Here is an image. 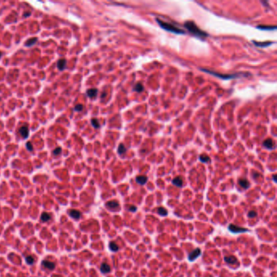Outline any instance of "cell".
Listing matches in <instances>:
<instances>
[{"label": "cell", "instance_id": "obj_1", "mask_svg": "<svg viewBox=\"0 0 277 277\" xmlns=\"http://www.w3.org/2000/svg\"><path fill=\"white\" fill-rule=\"evenodd\" d=\"M184 25L191 33H193V34L195 35V36L202 37V38L206 37L208 36V34L206 32H204V31L200 29V28L195 25V23L193 22V21H189V20L186 21Z\"/></svg>", "mask_w": 277, "mask_h": 277}, {"label": "cell", "instance_id": "obj_2", "mask_svg": "<svg viewBox=\"0 0 277 277\" xmlns=\"http://www.w3.org/2000/svg\"><path fill=\"white\" fill-rule=\"evenodd\" d=\"M156 21L157 23L159 24V25L161 26L162 28H163V29L167 30V31H169V32H171V33H177V34H184V31L180 29V28L176 27L172 25H171V24L169 23H167V22H164L163 20H159V19H156Z\"/></svg>", "mask_w": 277, "mask_h": 277}, {"label": "cell", "instance_id": "obj_3", "mask_svg": "<svg viewBox=\"0 0 277 277\" xmlns=\"http://www.w3.org/2000/svg\"><path fill=\"white\" fill-rule=\"evenodd\" d=\"M201 70L206 71V73H210V74H211V75L218 76V77L222 78V79H227V80H228V79H231V78H234V77H237V76H239V75H238V74H235V75H222V74L216 73H214V71H210V70H207V69L201 68Z\"/></svg>", "mask_w": 277, "mask_h": 277}, {"label": "cell", "instance_id": "obj_4", "mask_svg": "<svg viewBox=\"0 0 277 277\" xmlns=\"http://www.w3.org/2000/svg\"><path fill=\"white\" fill-rule=\"evenodd\" d=\"M228 230L230 231L232 233H241V232H248L249 231V229L247 228H241V227H238V226H236L234 225V224H229L228 225Z\"/></svg>", "mask_w": 277, "mask_h": 277}, {"label": "cell", "instance_id": "obj_5", "mask_svg": "<svg viewBox=\"0 0 277 277\" xmlns=\"http://www.w3.org/2000/svg\"><path fill=\"white\" fill-rule=\"evenodd\" d=\"M201 254H202L201 250H200L199 248H197V249H195L193 251H192V252H191L190 254H189L188 259H189V260L190 262H193V261L197 259L198 258L200 255H201Z\"/></svg>", "mask_w": 277, "mask_h": 277}, {"label": "cell", "instance_id": "obj_6", "mask_svg": "<svg viewBox=\"0 0 277 277\" xmlns=\"http://www.w3.org/2000/svg\"><path fill=\"white\" fill-rule=\"evenodd\" d=\"M19 132L20 133V135L23 137L24 139H26V138L28 137V134H29V131H28V128L27 126H22L20 129H19Z\"/></svg>", "mask_w": 277, "mask_h": 277}, {"label": "cell", "instance_id": "obj_7", "mask_svg": "<svg viewBox=\"0 0 277 277\" xmlns=\"http://www.w3.org/2000/svg\"><path fill=\"white\" fill-rule=\"evenodd\" d=\"M68 214H69V216H70L71 218H73V219H78L80 217V216H81L80 212L79 211H77V210H75V209L69 210Z\"/></svg>", "mask_w": 277, "mask_h": 277}, {"label": "cell", "instance_id": "obj_8", "mask_svg": "<svg viewBox=\"0 0 277 277\" xmlns=\"http://www.w3.org/2000/svg\"><path fill=\"white\" fill-rule=\"evenodd\" d=\"M238 184H239V185L241 186V188L245 189H249L250 186V182L246 179H240L239 180H238Z\"/></svg>", "mask_w": 277, "mask_h": 277}, {"label": "cell", "instance_id": "obj_9", "mask_svg": "<svg viewBox=\"0 0 277 277\" xmlns=\"http://www.w3.org/2000/svg\"><path fill=\"white\" fill-rule=\"evenodd\" d=\"M42 266H45L46 268L49 269V270H54L55 267V264L54 263V262L48 261V260L42 261Z\"/></svg>", "mask_w": 277, "mask_h": 277}, {"label": "cell", "instance_id": "obj_10", "mask_svg": "<svg viewBox=\"0 0 277 277\" xmlns=\"http://www.w3.org/2000/svg\"><path fill=\"white\" fill-rule=\"evenodd\" d=\"M100 271H101V272L103 274L109 273V272L111 271V266H110L107 263H106V262H103V263H102L101 266H100Z\"/></svg>", "mask_w": 277, "mask_h": 277}, {"label": "cell", "instance_id": "obj_11", "mask_svg": "<svg viewBox=\"0 0 277 277\" xmlns=\"http://www.w3.org/2000/svg\"><path fill=\"white\" fill-rule=\"evenodd\" d=\"M224 261L228 264H236L237 262V259L236 257L230 255V256H226L224 258Z\"/></svg>", "mask_w": 277, "mask_h": 277}, {"label": "cell", "instance_id": "obj_12", "mask_svg": "<svg viewBox=\"0 0 277 277\" xmlns=\"http://www.w3.org/2000/svg\"><path fill=\"white\" fill-rule=\"evenodd\" d=\"M106 207L110 209L114 210V209H116L120 207V203H119L117 201H110L106 203Z\"/></svg>", "mask_w": 277, "mask_h": 277}, {"label": "cell", "instance_id": "obj_13", "mask_svg": "<svg viewBox=\"0 0 277 277\" xmlns=\"http://www.w3.org/2000/svg\"><path fill=\"white\" fill-rule=\"evenodd\" d=\"M136 181L137 184L141 185H144L147 182V177L145 176H138L136 177Z\"/></svg>", "mask_w": 277, "mask_h": 277}, {"label": "cell", "instance_id": "obj_14", "mask_svg": "<svg viewBox=\"0 0 277 277\" xmlns=\"http://www.w3.org/2000/svg\"><path fill=\"white\" fill-rule=\"evenodd\" d=\"M263 146L267 148V149H271L272 150L274 148V142L273 141H272L271 139H270V138H268V139H266L263 141Z\"/></svg>", "mask_w": 277, "mask_h": 277}, {"label": "cell", "instance_id": "obj_15", "mask_svg": "<svg viewBox=\"0 0 277 277\" xmlns=\"http://www.w3.org/2000/svg\"><path fill=\"white\" fill-rule=\"evenodd\" d=\"M57 68H58V69L60 71L64 70V68H66V60L64 59H59L58 62H57Z\"/></svg>", "mask_w": 277, "mask_h": 277}, {"label": "cell", "instance_id": "obj_16", "mask_svg": "<svg viewBox=\"0 0 277 277\" xmlns=\"http://www.w3.org/2000/svg\"><path fill=\"white\" fill-rule=\"evenodd\" d=\"M172 184L174 185H176V186H177V187H182V186H183V180L181 177H180V176H177V177H176L175 179H173Z\"/></svg>", "mask_w": 277, "mask_h": 277}, {"label": "cell", "instance_id": "obj_17", "mask_svg": "<svg viewBox=\"0 0 277 277\" xmlns=\"http://www.w3.org/2000/svg\"><path fill=\"white\" fill-rule=\"evenodd\" d=\"M86 94L89 98H94V97H96V95L98 94V89H89L87 90Z\"/></svg>", "mask_w": 277, "mask_h": 277}, {"label": "cell", "instance_id": "obj_18", "mask_svg": "<svg viewBox=\"0 0 277 277\" xmlns=\"http://www.w3.org/2000/svg\"><path fill=\"white\" fill-rule=\"evenodd\" d=\"M51 216L49 213H42L41 216V220L42 222H48L49 220H50Z\"/></svg>", "mask_w": 277, "mask_h": 277}, {"label": "cell", "instance_id": "obj_19", "mask_svg": "<svg viewBox=\"0 0 277 277\" xmlns=\"http://www.w3.org/2000/svg\"><path fill=\"white\" fill-rule=\"evenodd\" d=\"M109 248H110V250H111L112 252H117V251L119 250V249H120V248H119V246H118L114 241H111V242H110Z\"/></svg>", "mask_w": 277, "mask_h": 277}, {"label": "cell", "instance_id": "obj_20", "mask_svg": "<svg viewBox=\"0 0 277 277\" xmlns=\"http://www.w3.org/2000/svg\"><path fill=\"white\" fill-rule=\"evenodd\" d=\"M157 211H158V213H159V214H160V216H168V211H167V210L165 209V208H163V207H159V208H158L157 209Z\"/></svg>", "mask_w": 277, "mask_h": 277}, {"label": "cell", "instance_id": "obj_21", "mask_svg": "<svg viewBox=\"0 0 277 277\" xmlns=\"http://www.w3.org/2000/svg\"><path fill=\"white\" fill-rule=\"evenodd\" d=\"M253 42L257 46H261V47H263V46H269L271 44H272L273 42H255V41H253Z\"/></svg>", "mask_w": 277, "mask_h": 277}, {"label": "cell", "instance_id": "obj_22", "mask_svg": "<svg viewBox=\"0 0 277 277\" xmlns=\"http://www.w3.org/2000/svg\"><path fill=\"white\" fill-rule=\"evenodd\" d=\"M257 28L262 30H275L276 28L275 26H264V25H259Z\"/></svg>", "mask_w": 277, "mask_h": 277}, {"label": "cell", "instance_id": "obj_23", "mask_svg": "<svg viewBox=\"0 0 277 277\" xmlns=\"http://www.w3.org/2000/svg\"><path fill=\"white\" fill-rule=\"evenodd\" d=\"M126 150H127V149H126V147L125 146V145H124V144H120V146H119V147H118L119 155H124L126 152Z\"/></svg>", "mask_w": 277, "mask_h": 277}, {"label": "cell", "instance_id": "obj_24", "mask_svg": "<svg viewBox=\"0 0 277 277\" xmlns=\"http://www.w3.org/2000/svg\"><path fill=\"white\" fill-rule=\"evenodd\" d=\"M134 90H135L136 92H138V93L142 92L143 90H144V86H143V85H142L141 83H137V84L135 85Z\"/></svg>", "mask_w": 277, "mask_h": 277}, {"label": "cell", "instance_id": "obj_25", "mask_svg": "<svg viewBox=\"0 0 277 277\" xmlns=\"http://www.w3.org/2000/svg\"><path fill=\"white\" fill-rule=\"evenodd\" d=\"M199 159L201 162H202V163H208V162L211 161V159L207 156V155H200L199 157Z\"/></svg>", "mask_w": 277, "mask_h": 277}, {"label": "cell", "instance_id": "obj_26", "mask_svg": "<svg viewBox=\"0 0 277 277\" xmlns=\"http://www.w3.org/2000/svg\"><path fill=\"white\" fill-rule=\"evenodd\" d=\"M36 42H37V37L30 38V39H28V40L26 42L25 45H26L27 46H33V44H35Z\"/></svg>", "mask_w": 277, "mask_h": 277}, {"label": "cell", "instance_id": "obj_27", "mask_svg": "<svg viewBox=\"0 0 277 277\" xmlns=\"http://www.w3.org/2000/svg\"><path fill=\"white\" fill-rule=\"evenodd\" d=\"M91 124L94 128H98L100 127V125H99V122L98 120H97V119H92L91 120Z\"/></svg>", "mask_w": 277, "mask_h": 277}, {"label": "cell", "instance_id": "obj_28", "mask_svg": "<svg viewBox=\"0 0 277 277\" xmlns=\"http://www.w3.org/2000/svg\"><path fill=\"white\" fill-rule=\"evenodd\" d=\"M25 261H26V262H27L28 264L32 265L33 262H34V258H33V256H31V255H29V256L26 257Z\"/></svg>", "mask_w": 277, "mask_h": 277}, {"label": "cell", "instance_id": "obj_29", "mask_svg": "<svg viewBox=\"0 0 277 277\" xmlns=\"http://www.w3.org/2000/svg\"><path fill=\"white\" fill-rule=\"evenodd\" d=\"M257 216V212L254 211H250L248 213V217L249 218H255Z\"/></svg>", "mask_w": 277, "mask_h": 277}, {"label": "cell", "instance_id": "obj_30", "mask_svg": "<svg viewBox=\"0 0 277 277\" xmlns=\"http://www.w3.org/2000/svg\"><path fill=\"white\" fill-rule=\"evenodd\" d=\"M83 107H84L82 106L81 104H78V105H76V106L75 107L74 110H75L76 111H81L82 110H83Z\"/></svg>", "mask_w": 277, "mask_h": 277}, {"label": "cell", "instance_id": "obj_31", "mask_svg": "<svg viewBox=\"0 0 277 277\" xmlns=\"http://www.w3.org/2000/svg\"><path fill=\"white\" fill-rule=\"evenodd\" d=\"M61 151H62V149H61V148H60V147H57L56 149L53 151V154H54L55 155H59V154H60Z\"/></svg>", "mask_w": 277, "mask_h": 277}, {"label": "cell", "instance_id": "obj_32", "mask_svg": "<svg viewBox=\"0 0 277 277\" xmlns=\"http://www.w3.org/2000/svg\"><path fill=\"white\" fill-rule=\"evenodd\" d=\"M26 148H27V150H28L29 151H32V150H33V146H32V144H31L30 142H27Z\"/></svg>", "mask_w": 277, "mask_h": 277}, {"label": "cell", "instance_id": "obj_33", "mask_svg": "<svg viewBox=\"0 0 277 277\" xmlns=\"http://www.w3.org/2000/svg\"><path fill=\"white\" fill-rule=\"evenodd\" d=\"M137 209V207H135V206H130V207H128V211H132V212L136 211Z\"/></svg>", "mask_w": 277, "mask_h": 277}, {"label": "cell", "instance_id": "obj_34", "mask_svg": "<svg viewBox=\"0 0 277 277\" xmlns=\"http://www.w3.org/2000/svg\"><path fill=\"white\" fill-rule=\"evenodd\" d=\"M273 180H274L275 182H276V176H275V175L273 176Z\"/></svg>", "mask_w": 277, "mask_h": 277}, {"label": "cell", "instance_id": "obj_35", "mask_svg": "<svg viewBox=\"0 0 277 277\" xmlns=\"http://www.w3.org/2000/svg\"><path fill=\"white\" fill-rule=\"evenodd\" d=\"M257 176H259V174H258V173H254V178L257 177Z\"/></svg>", "mask_w": 277, "mask_h": 277}, {"label": "cell", "instance_id": "obj_36", "mask_svg": "<svg viewBox=\"0 0 277 277\" xmlns=\"http://www.w3.org/2000/svg\"><path fill=\"white\" fill-rule=\"evenodd\" d=\"M29 15H30V13L28 12V14H25V16H29Z\"/></svg>", "mask_w": 277, "mask_h": 277}, {"label": "cell", "instance_id": "obj_37", "mask_svg": "<svg viewBox=\"0 0 277 277\" xmlns=\"http://www.w3.org/2000/svg\"><path fill=\"white\" fill-rule=\"evenodd\" d=\"M104 96H106V94H105V93H103V94L102 95V98H103Z\"/></svg>", "mask_w": 277, "mask_h": 277}, {"label": "cell", "instance_id": "obj_38", "mask_svg": "<svg viewBox=\"0 0 277 277\" xmlns=\"http://www.w3.org/2000/svg\"><path fill=\"white\" fill-rule=\"evenodd\" d=\"M1 56H2V54H1V52H0V58H1Z\"/></svg>", "mask_w": 277, "mask_h": 277}]
</instances>
